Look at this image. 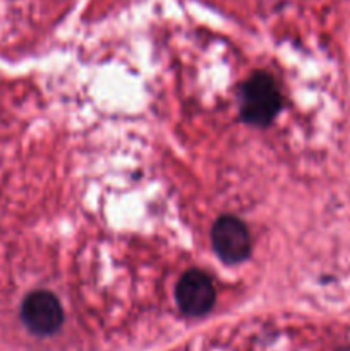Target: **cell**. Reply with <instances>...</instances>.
Masks as SVG:
<instances>
[{
  "label": "cell",
  "mask_w": 350,
  "mask_h": 351,
  "mask_svg": "<svg viewBox=\"0 0 350 351\" xmlns=\"http://www.w3.org/2000/svg\"><path fill=\"white\" fill-rule=\"evenodd\" d=\"M343 351H350V350H343Z\"/></svg>",
  "instance_id": "cell-5"
},
{
  "label": "cell",
  "mask_w": 350,
  "mask_h": 351,
  "mask_svg": "<svg viewBox=\"0 0 350 351\" xmlns=\"http://www.w3.org/2000/svg\"><path fill=\"white\" fill-rule=\"evenodd\" d=\"M213 245L220 259L235 264L246 259L250 250V239L246 225L233 216H222L213 226Z\"/></svg>",
  "instance_id": "cell-3"
},
{
  "label": "cell",
  "mask_w": 350,
  "mask_h": 351,
  "mask_svg": "<svg viewBox=\"0 0 350 351\" xmlns=\"http://www.w3.org/2000/svg\"><path fill=\"white\" fill-rule=\"evenodd\" d=\"M23 321L34 335L47 336L57 331L64 321L60 302L48 291H34L23 304Z\"/></svg>",
  "instance_id": "cell-2"
},
{
  "label": "cell",
  "mask_w": 350,
  "mask_h": 351,
  "mask_svg": "<svg viewBox=\"0 0 350 351\" xmlns=\"http://www.w3.org/2000/svg\"><path fill=\"white\" fill-rule=\"evenodd\" d=\"M175 297L184 314L198 317V315L206 314L215 304V288L208 274L192 269L180 278Z\"/></svg>",
  "instance_id": "cell-4"
},
{
  "label": "cell",
  "mask_w": 350,
  "mask_h": 351,
  "mask_svg": "<svg viewBox=\"0 0 350 351\" xmlns=\"http://www.w3.org/2000/svg\"><path fill=\"white\" fill-rule=\"evenodd\" d=\"M280 91L273 79L264 72H257L244 86V119L254 125H268L280 110Z\"/></svg>",
  "instance_id": "cell-1"
}]
</instances>
